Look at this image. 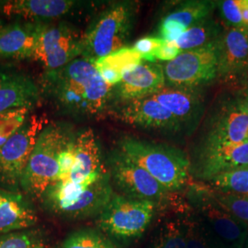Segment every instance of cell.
Returning a JSON list of instances; mask_svg holds the SVG:
<instances>
[{
    "label": "cell",
    "mask_w": 248,
    "mask_h": 248,
    "mask_svg": "<svg viewBox=\"0 0 248 248\" xmlns=\"http://www.w3.org/2000/svg\"><path fill=\"white\" fill-rule=\"evenodd\" d=\"M246 248H248V239L247 241V245H246Z\"/></svg>",
    "instance_id": "cell-40"
},
{
    "label": "cell",
    "mask_w": 248,
    "mask_h": 248,
    "mask_svg": "<svg viewBox=\"0 0 248 248\" xmlns=\"http://www.w3.org/2000/svg\"><path fill=\"white\" fill-rule=\"evenodd\" d=\"M71 0H17L0 6V13L29 18H54L68 13L74 6Z\"/></svg>",
    "instance_id": "cell-22"
},
{
    "label": "cell",
    "mask_w": 248,
    "mask_h": 248,
    "mask_svg": "<svg viewBox=\"0 0 248 248\" xmlns=\"http://www.w3.org/2000/svg\"><path fill=\"white\" fill-rule=\"evenodd\" d=\"M134 2H119L98 15L82 35V57L95 62L126 47L136 15Z\"/></svg>",
    "instance_id": "cell-6"
},
{
    "label": "cell",
    "mask_w": 248,
    "mask_h": 248,
    "mask_svg": "<svg viewBox=\"0 0 248 248\" xmlns=\"http://www.w3.org/2000/svg\"><path fill=\"white\" fill-rule=\"evenodd\" d=\"M166 87L163 66L142 62L124 72L122 81L113 89V98L121 102L150 98Z\"/></svg>",
    "instance_id": "cell-14"
},
{
    "label": "cell",
    "mask_w": 248,
    "mask_h": 248,
    "mask_svg": "<svg viewBox=\"0 0 248 248\" xmlns=\"http://www.w3.org/2000/svg\"><path fill=\"white\" fill-rule=\"evenodd\" d=\"M222 31V26L216 20L208 17L188 28L173 44L181 52L199 49L218 40Z\"/></svg>",
    "instance_id": "cell-23"
},
{
    "label": "cell",
    "mask_w": 248,
    "mask_h": 248,
    "mask_svg": "<svg viewBox=\"0 0 248 248\" xmlns=\"http://www.w3.org/2000/svg\"><path fill=\"white\" fill-rule=\"evenodd\" d=\"M41 89L18 72L0 71V113L18 108H34L42 99Z\"/></svg>",
    "instance_id": "cell-18"
},
{
    "label": "cell",
    "mask_w": 248,
    "mask_h": 248,
    "mask_svg": "<svg viewBox=\"0 0 248 248\" xmlns=\"http://www.w3.org/2000/svg\"><path fill=\"white\" fill-rule=\"evenodd\" d=\"M182 53L181 50H179L176 45L173 43H166L160 48L158 52L155 55V58L157 61H165L170 62L177 58V56Z\"/></svg>",
    "instance_id": "cell-36"
},
{
    "label": "cell",
    "mask_w": 248,
    "mask_h": 248,
    "mask_svg": "<svg viewBox=\"0 0 248 248\" xmlns=\"http://www.w3.org/2000/svg\"><path fill=\"white\" fill-rule=\"evenodd\" d=\"M235 98L239 102L240 106L243 108V109L248 115V85L245 88L240 89L238 96H236Z\"/></svg>",
    "instance_id": "cell-37"
},
{
    "label": "cell",
    "mask_w": 248,
    "mask_h": 248,
    "mask_svg": "<svg viewBox=\"0 0 248 248\" xmlns=\"http://www.w3.org/2000/svg\"><path fill=\"white\" fill-rule=\"evenodd\" d=\"M39 88L42 96L58 109L86 117L102 114L113 99L114 89L100 77L94 62L83 57L61 68L46 70Z\"/></svg>",
    "instance_id": "cell-1"
},
{
    "label": "cell",
    "mask_w": 248,
    "mask_h": 248,
    "mask_svg": "<svg viewBox=\"0 0 248 248\" xmlns=\"http://www.w3.org/2000/svg\"><path fill=\"white\" fill-rule=\"evenodd\" d=\"M113 114L128 124L155 130H176L180 124L171 112L154 98L121 102Z\"/></svg>",
    "instance_id": "cell-15"
},
{
    "label": "cell",
    "mask_w": 248,
    "mask_h": 248,
    "mask_svg": "<svg viewBox=\"0 0 248 248\" xmlns=\"http://www.w3.org/2000/svg\"><path fill=\"white\" fill-rule=\"evenodd\" d=\"M213 1H189L179 5L164 18L174 20L186 30L210 17L215 7Z\"/></svg>",
    "instance_id": "cell-28"
},
{
    "label": "cell",
    "mask_w": 248,
    "mask_h": 248,
    "mask_svg": "<svg viewBox=\"0 0 248 248\" xmlns=\"http://www.w3.org/2000/svg\"><path fill=\"white\" fill-rule=\"evenodd\" d=\"M38 213L31 200L20 190L0 187V233L35 227Z\"/></svg>",
    "instance_id": "cell-19"
},
{
    "label": "cell",
    "mask_w": 248,
    "mask_h": 248,
    "mask_svg": "<svg viewBox=\"0 0 248 248\" xmlns=\"http://www.w3.org/2000/svg\"><path fill=\"white\" fill-rule=\"evenodd\" d=\"M218 78L231 87L248 85V29L225 27L218 39Z\"/></svg>",
    "instance_id": "cell-12"
},
{
    "label": "cell",
    "mask_w": 248,
    "mask_h": 248,
    "mask_svg": "<svg viewBox=\"0 0 248 248\" xmlns=\"http://www.w3.org/2000/svg\"><path fill=\"white\" fill-rule=\"evenodd\" d=\"M213 195L217 202L239 221L248 225V196L225 193L212 187Z\"/></svg>",
    "instance_id": "cell-31"
},
{
    "label": "cell",
    "mask_w": 248,
    "mask_h": 248,
    "mask_svg": "<svg viewBox=\"0 0 248 248\" xmlns=\"http://www.w3.org/2000/svg\"><path fill=\"white\" fill-rule=\"evenodd\" d=\"M171 112L179 124L192 121L200 114L202 98L197 89L166 86L153 96Z\"/></svg>",
    "instance_id": "cell-21"
},
{
    "label": "cell",
    "mask_w": 248,
    "mask_h": 248,
    "mask_svg": "<svg viewBox=\"0 0 248 248\" xmlns=\"http://www.w3.org/2000/svg\"><path fill=\"white\" fill-rule=\"evenodd\" d=\"M220 11L224 19L226 27L229 28H246L240 9V0H224L219 2Z\"/></svg>",
    "instance_id": "cell-34"
},
{
    "label": "cell",
    "mask_w": 248,
    "mask_h": 248,
    "mask_svg": "<svg viewBox=\"0 0 248 248\" xmlns=\"http://www.w3.org/2000/svg\"><path fill=\"white\" fill-rule=\"evenodd\" d=\"M248 141V115L236 98L225 101L214 117L204 147H218Z\"/></svg>",
    "instance_id": "cell-13"
},
{
    "label": "cell",
    "mask_w": 248,
    "mask_h": 248,
    "mask_svg": "<svg viewBox=\"0 0 248 248\" xmlns=\"http://www.w3.org/2000/svg\"><path fill=\"white\" fill-rule=\"evenodd\" d=\"M240 9L244 26L248 29V0H240Z\"/></svg>",
    "instance_id": "cell-38"
},
{
    "label": "cell",
    "mask_w": 248,
    "mask_h": 248,
    "mask_svg": "<svg viewBox=\"0 0 248 248\" xmlns=\"http://www.w3.org/2000/svg\"><path fill=\"white\" fill-rule=\"evenodd\" d=\"M159 207L146 200H136L114 193L96 217L97 228L120 246L142 238Z\"/></svg>",
    "instance_id": "cell-5"
},
{
    "label": "cell",
    "mask_w": 248,
    "mask_h": 248,
    "mask_svg": "<svg viewBox=\"0 0 248 248\" xmlns=\"http://www.w3.org/2000/svg\"><path fill=\"white\" fill-rule=\"evenodd\" d=\"M187 205L214 238L226 248H245L248 239V225L241 222L217 202L212 187L189 184Z\"/></svg>",
    "instance_id": "cell-7"
},
{
    "label": "cell",
    "mask_w": 248,
    "mask_h": 248,
    "mask_svg": "<svg viewBox=\"0 0 248 248\" xmlns=\"http://www.w3.org/2000/svg\"></svg>",
    "instance_id": "cell-41"
},
{
    "label": "cell",
    "mask_w": 248,
    "mask_h": 248,
    "mask_svg": "<svg viewBox=\"0 0 248 248\" xmlns=\"http://www.w3.org/2000/svg\"><path fill=\"white\" fill-rule=\"evenodd\" d=\"M186 28L174 20L162 18L159 26V38L166 43H174L186 31Z\"/></svg>",
    "instance_id": "cell-35"
},
{
    "label": "cell",
    "mask_w": 248,
    "mask_h": 248,
    "mask_svg": "<svg viewBox=\"0 0 248 248\" xmlns=\"http://www.w3.org/2000/svg\"><path fill=\"white\" fill-rule=\"evenodd\" d=\"M59 248H119L103 232L96 228H80L71 232Z\"/></svg>",
    "instance_id": "cell-27"
},
{
    "label": "cell",
    "mask_w": 248,
    "mask_h": 248,
    "mask_svg": "<svg viewBox=\"0 0 248 248\" xmlns=\"http://www.w3.org/2000/svg\"><path fill=\"white\" fill-rule=\"evenodd\" d=\"M48 232L42 227L0 233V248H50Z\"/></svg>",
    "instance_id": "cell-26"
},
{
    "label": "cell",
    "mask_w": 248,
    "mask_h": 248,
    "mask_svg": "<svg viewBox=\"0 0 248 248\" xmlns=\"http://www.w3.org/2000/svg\"><path fill=\"white\" fill-rule=\"evenodd\" d=\"M9 24H6L2 19H0V35L5 31V30L7 29Z\"/></svg>",
    "instance_id": "cell-39"
},
{
    "label": "cell",
    "mask_w": 248,
    "mask_h": 248,
    "mask_svg": "<svg viewBox=\"0 0 248 248\" xmlns=\"http://www.w3.org/2000/svg\"><path fill=\"white\" fill-rule=\"evenodd\" d=\"M181 214L185 228L186 248H226L205 228L188 205Z\"/></svg>",
    "instance_id": "cell-25"
},
{
    "label": "cell",
    "mask_w": 248,
    "mask_h": 248,
    "mask_svg": "<svg viewBox=\"0 0 248 248\" xmlns=\"http://www.w3.org/2000/svg\"><path fill=\"white\" fill-rule=\"evenodd\" d=\"M142 62L141 55L133 47H124L115 53L96 60L94 64L98 71L109 70L123 76L124 72Z\"/></svg>",
    "instance_id": "cell-29"
},
{
    "label": "cell",
    "mask_w": 248,
    "mask_h": 248,
    "mask_svg": "<svg viewBox=\"0 0 248 248\" xmlns=\"http://www.w3.org/2000/svg\"><path fill=\"white\" fill-rule=\"evenodd\" d=\"M246 168H248V141L218 147H203L197 160L194 175L209 182L222 173Z\"/></svg>",
    "instance_id": "cell-16"
},
{
    "label": "cell",
    "mask_w": 248,
    "mask_h": 248,
    "mask_svg": "<svg viewBox=\"0 0 248 248\" xmlns=\"http://www.w3.org/2000/svg\"><path fill=\"white\" fill-rule=\"evenodd\" d=\"M31 109L18 108L0 113V147L25 124Z\"/></svg>",
    "instance_id": "cell-32"
},
{
    "label": "cell",
    "mask_w": 248,
    "mask_h": 248,
    "mask_svg": "<svg viewBox=\"0 0 248 248\" xmlns=\"http://www.w3.org/2000/svg\"><path fill=\"white\" fill-rule=\"evenodd\" d=\"M119 150L147 171L170 193L180 191L188 186L191 163L183 152L133 138L122 140Z\"/></svg>",
    "instance_id": "cell-4"
},
{
    "label": "cell",
    "mask_w": 248,
    "mask_h": 248,
    "mask_svg": "<svg viewBox=\"0 0 248 248\" xmlns=\"http://www.w3.org/2000/svg\"><path fill=\"white\" fill-rule=\"evenodd\" d=\"M82 35L65 22L43 23L31 59L43 64L46 70L61 68L82 55Z\"/></svg>",
    "instance_id": "cell-11"
},
{
    "label": "cell",
    "mask_w": 248,
    "mask_h": 248,
    "mask_svg": "<svg viewBox=\"0 0 248 248\" xmlns=\"http://www.w3.org/2000/svg\"><path fill=\"white\" fill-rule=\"evenodd\" d=\"M111 182L122 195L146 200L156 204L161 210L170 201V192L144 169L121 151H113L107 159Z\"/></svg>",
    "instance_id": "cell-10"
},
{
    "label": "cell",
    "mask_w": 248,
    "mask_h": 248,
    "mask_svg": "<svg viewBox=\"0 0 248 248\" xmlns=\"http://www.w3.org/2000/svg\"><path fill=\"white\" fill-rule=\"evenodd\" d=\"M49 123L45 116H29L25 124L0 147V187L20 190L30 156L40 133Z\"/></svg>",
    "instance_id": "cell-8"
},
{
    "label": "cell",
    "mask_w": 248,
    "mask_h": 248,
    "mask_svg": "<svg viewBox=\"0 0 248 248\" xmlns=\"http://www.w3.org/2000/svg\"><path fill=\"white\" fill-rule=\"evenodd\" d=\"M42 25L41 21L8 25L0 35V59L32 58Z\"/></svg>",
    "instance_id": "cell-20"
},
{
    "label": "cell",
    "mask_w": 248,
    "mask_h": 248,
    "mask_svg": "<svg viewBox=\"0 0 248 248\" xmlns=\"http://www.w3.org/2000/svg\"><path fill=\"white\" fill-rule=\"evenodd\" d=\"M164 44L165 41H163L159 37L148 36L136 41L133 48L141 55L142 61L155 63L157 62L155 55Z\"/></svg>",
    "instance_id": "cell-33"
},
{
    "label": "cell",
    "mask_w": 248,
    "mask_h": 248,
    "mask_svg": "<svg viewBox=\"0 0 248 248\" xmlns=\"http://www.w3.org/2000/svg\"><path fill=\"white\" fill-rule=\"evenodd\" d=\"M109 172L82 183L58 181L49 186L40 200L46 213L67 220L96 218L114 194Z\"/></svg>",
    "instance_id": "cell-2"
},
{
    "label": "cell",
    "mask_w": 248,
    "mask_h": 248,
    "mask_svg": "<svg viewBox=\"0 0 248 248\" xmlns=\"http://www.w3.org/2000/svg\"><path fill=\"white\" fill-rule=\"evenodd\" d=\"M74 148L75 164L71 173L63 181L82 183L98 178L108 172L98 138L91 129L76 133Z\"/></svg>",
    "instance_id": "cell-17"
},
{
    "label": "cell",
    "mask_w": 248,
    "mask_h": 248,
    "mask_svg": "<svg viewBox=\"0 0 248 248\" xmlns=\"http://www.w3.org/2000/svg\"><path fill=\"white\" fill-rule=\"evenodd\" d=\"M209 183L213 189L221 192L248 196V168L222 173L213 177Z\"/></svg>",
    "instance_id": "cell-30"
},
{
    "label": "cell",
    "mask_w": 248,
    "mask_h": 248,
    "mask_svg": "<svg viewBox=\"0 0 248 248\" xmlns=\"http://www.w3.org/2000/svg\"><path fill=\"white\" fill-rule=\"evenodd\" d=\"M76 133L66 124L52 122L40 133L20 181V191L39 201L59 177L60 155L74 142Z\"/></svg>",
    "instance_id": "cell-3"
},
{
    "label": "cell",
    "mask_w": 248,
    "mask_h": 248,
    "mask_svg": "<svg viewBox=\"0 0 248 248\" xmlns=\"http://www.w3.org/2000/svg\"><path fill=\"white\" fill-rule=\"evenodd\" d=\"M218 40L202 48L182 52L162 65L166 86L197 89L209 84L218 78Z\"/></svg>",
    "instance_id": "cell-9"
},
{
    "label": "cell",
    "mask_w": 248,
    "mask_h": 248,
    "mask_svg": "<svg viewBox=\"0 0 248 248\" xmlns=\"http://www.w3.org/2000/svg\"><path fill=\"white\" fill-rule=\"evenodd\" d=\"M147 248H186V234L181 213L168 217L155 230Z\"/></svg>",
    "instance_id": "cell-24"
}]
</instances>
